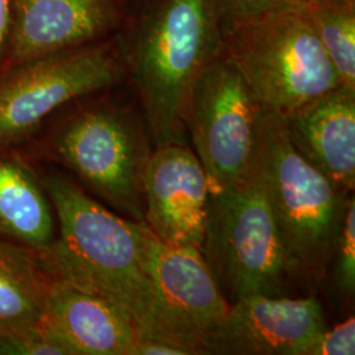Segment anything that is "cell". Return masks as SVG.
I'll use <instances>...</instances> for the list:
<instances>
[{
    "label": "cell",
    "mask_w": 355,
    "mask_h": 355,
    "mask_svg": "<svg viewBox=\"0 0 355 355\" xmlns=\"http://www.w3.org/2000/svg\"><path fill=\"white\" fill-rule=\"evenodd\" d=\"M124 80L116 36L8 67L0 76V144L16 146L64 105Z\"/></svg>",
    "instance_id": "52a82bcc"
},
{
    "label": "cell",
    "mask_w": 355,
    "mask_h": 355,
    "mask_svg": "<svg viewBox=\"0 0 355 355\" xmlns=\"http://www.w3.org/2000/svg\"><path fill=\"white\" fill-rule=\"evenodd\" d=\"M145 267L152 282L155 336L190 355L203 354L209 333L228 312L202 250L167 245L144 229Z\"/></svg>",
    "instance_id": "9c48e42d"
},
{
    "label": "cell",
    "mask_w": 355,
    "mask_h": 355,
    "mask_svg": "<svg viewBox=\"0 0 355 355\" xmlns=\"http://www.w3.org/2000/svg\"><path fill=\"white\" fill-rule=\"evenodd\" d=\"M325 329L316 297L254 295L230 304L207 337L203 354L305 355Z\"/></svg>",
    "instance_id": "30bf717a"
},
{
    "label": "cell",
    "mask_w": 355,
    "mask_h": 355,
    "mask_svg": "<svg viewBox=\"0 0 355 355\" xmlns=\"http://www.w3.org/2000/svg\"><path fill=\"white\" fill-rule=\"evenodd\" d=\"M200 250L229 304L283 296L290 274L255 158L241 183L211 193Z\"/></svg>",
    "instance_id": "8992f818"
},
{
    "label": "cell",
    "mask_w": 355,
    "mask_h": 355,
    "mask_svg": "<svg viewBox=\"0 0 355 355\" xmlns=\"http://www.w3.org/2000/svg\"><path fill=\"white\" fill-rule=\"evenodd\" d=\"M255 162L290 277L320 283L333 261L349 193L295 150L284 119L262 110Z\"/></svg>",
    "instance_id": "3957f363"
},
{
    "label": "cell",
    "mask_w": 355,
    "mask_h": 355,
    "mask_svg": "<svg viewBox=\"0 0 355 355\" xmlns=\"http://www.w3.org/2000/svg\"><path fill=\"white\" fill-rule=\"evenodd\" d=\"M284 119L295 150L350 193L355 186V89L338 86Z\"/></svg>",
    "instance_id": "5bb4252c"
},
{
    "label": "cell",
    "mask_w": 355,
    "mask_h": 355,
    "mask_svg": "<svg viewBox=\"0 0 355 355\" xmlns=\"http://www.w3.org/2000/svg\"><path fill=\"white\" fill-rule=\"evenodd\" d=\"M127 0H12L8 67L116 36Z\"/></svg>",
    "instance_id": "7c38bea8"
},
{
    "label": "cell",
    "mask_w": 355,
    "mask_h": 355,
    "mask_svg": "<svg viewBox=\"0 0 355 355\" xmlns=\"http://www.w3.org/2000/svg\"><path fill=\"white\" fill-rule=\"evenodd\" d=\"M41 179L57 220L55 240L42 252L53 277L111 302L133 321L140 338H157L145 223L116 215L64 174Z\"/></svg>",
    "instance_id": "7a4b0ae2"
},
{
    "label": "cell",
    "mask_w": 355,
    "mask_h": 355,
    "mask_svg": "<svg viewBox=\"0 0 355 355\" xmlns=\"http://www.w3.org/2000/svg\"><path fill=\"white\" fill-rule=\"evenodd\" d=\"M261 112L253 91L224 53L195 80L186 107V132L211 193L241 183L252 171Z\"/></svg>",
    "instance_id": "ba28073f"
},
{
    "label": "cell",
    "mask_w": 355,
    "mask_h": 355,
    "mask_svg": "<svg viewBox=\"0 0 355 355\" xmlns=\"http://www.w3.org/2000/svg\"><path fill=\"white\" fill-rule=\"evenodd\" d=\"M55 236V214L42 179L16 146L0 144V237L44 252Z\"/></svg>",
    "instance_id": "9a60e30c"
},
{
    "label": "cell",
    "mask_w": 355,
    "mask_h": 355,
    "mask_svg": "<svg viewBox=\"0 0 355 355\" xmlns=\"http://www.w3.org/2000/svg\"><path fill=\"white\" fill-rule=\"evenodd\" d=\"M40 325L67 355H133L140 338L133 321L116 305L55 277Z\"/></svg>",
    "instance_id": "4fadbf2b"
},
{
    "label": "cell",
    "mask_w": 355,
    "mask_h": 355,
    "mask_svg": "<svg viewBox=\"0 0 355 355\" xmlns=\"http://www.w3.org/2000/svg\"><path fill=\"white\" fill-rule=\"evenodd\" d=\"M228 58L262 110L287 117L341 86L304 1L274 8L229 28Z\"/></svg>",
    "instance_id": "277c9868"
},
{
    "label": "cell",
    "mask_w": 355,
    "mask_h": 355,
    "mask_svg": "<svg viewBox=\"0 0 355 355\" xmlns=\"http://www.w3.org/2000/svg\"><path fill=\"white\" fill-rule=\"evenodd\" d=\"M144 223L159 241L202 249L211 187L187 145L153 149L142 179Z\"/></svg>",
    "instance_id": "8fae6325"
},
{
    "label": "cell",
    "mask_w": 355,
    "mask_h": 355,
    "mask_svg": "<svg viewBox=\"0 0 355 355\" xmlns=\"http://www.w3.org/2000/svg\"><path fill=\"white\" fill-rule=\"evenodd\" d=\"M0 355H67L40 324L0 328Z\"/></svg>",
    "instance_id": "ac0fdd59"
},
{
    "label": "cell",
    "mask_w": 355,
    "mask_h": 355,
    "mask_svg": "<svg viewBox=\"0 0 355 355\" xmlns=\"http://www.w3.org/2000/svg\"><path fill=\"white\" fill-rule=\"evenodd\" d=\"M297 1L304 0H220L227 31L236 24L250 20L274 8Z\"/></svg>",
    "instance_id": "44dd1931"
},
{
    "label": "cell",
    "mask_w": 355,
    "mask_h": 355,
    "mask_svg": "<svg viewBox=\"0 0 355 355\" xmlns=\"http://www.w3.org/2000/svg\"><path fill=\"white\" fill-rule=\"evenodd\" d=\"M355 320L347 318L341 324L325 329L309 346L305 355H354Z\"/></svg>",
    "instance_id": "ffe728a7"
},
{
    "label": "cell",
    "mask_w": 355,
    "mask_h": 355,
    "mask_svg": "<svg viewBox=\"0 0 355 355\" xmlns=\"http://www.w3.org/2000/svg\"><path fill=\"white\" fill-rule=\"evenodd\" d=\"M133 355H190V353L175 343L150 337H141L135 346Z\"/></svg>",
    "instance_id": "603a6c76"
},
{
    "label": "cell",
    "mask_w": 355,
    "mask_h": 355,
    "mask_svg": "<svg viewBox=\"0 0 355 355\" xmlns=\"http://www.w3.org/2000/svg\"><path fill=\"white\" fill-rule=\"evenodd\" d=\"M82 98L51 133L48 153L128 218L144 221L142 179L152 154L142 114Z\"/></svg>",
    "instance_id": "5b68a950"
},
{
    "label": "cell",
    "mask_w": 355,
    "mask_h": 355,
    "mask_svg": "<svg viewBox=\"0 0 355 355\" xmlns=\"http://www.w3.org/2000/svg\"><path fill=\"white\" fill-rule=\"evenodd\" d=\"M225 32L220 0H127L116 38L153 149L187 145L191 89L223 54Z\"/></svg>",
    "instance_id": "6da1fadb"
},
{
    "label": "cell",
    "mask_w": 355,
    "mask_h": 355,
    "mask_svg": "<svg viewBox=\"0 0 355 355\" xmlns=\"http://www.w3.org/2000/svg\"><path fill=\"white\" fill-rule=\"evenodd\" d=\"M343 86L355 89V0H304Z\"/></svg>",
    "instance_id": "e0dca14e"
},
{
    "label": "cell",
    "mask_w": 355,
    "mask_h": 355,
    "mask_svg": "<svg viewBox=\"0 0 355 355\" xmlns=\"http://www.w3.org/2000/svg\"><path fill=\"white\" fill-rule=\"evenodd\" d=\"M12 36V0H0V76L8 69Z\"/></svg>",
    "instance_id": "7402d4cb"
},
{
    "label": "cell",
    "mask_w": 355,
    "mask_h": 355,
    "mask_svg": "<svg viewBox=\"0 0 355 355\" xmlns=\"http://www.w3.org/2000/svg\"><path fill=\"white\" fill-rule=\"evenodd\" d=\"M53 280L42 252L0 237V328L40 324Z\"/></svg>",
    "instance_id": "2e32d148"
},
{
    "label": "cell",
    "mask_w": 355,
    "mask_h": 355,
    "mask_svg": "<svg viewBox=\"0 0 355 355\" xmlns=\"http://www.w3.org/2000/svg\"><path fill=\"white\" fill-rule=\"evenodd\" d=\"M333 261L336 287L347 296H353L355 291V203L353 196L349 198L346 205L343 229Z\"/></svg>",
    "instance_id": "d6986e66"
}]
</instances>
